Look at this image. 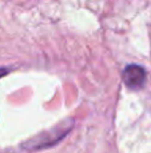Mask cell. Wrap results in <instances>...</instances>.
Returning <instances> with one entry per match:
<instances>
[{
  "label": "cell",
  "mask_w": 151,
  "mask_h": 153,
  "mask_svg": "<svg viewBox=\"0 0 151 153\" xmlns=\"http://www.w3.org/2000/svg\"><path fill=\"white\" fill-rule=\"evenodd\" d=\"M123 81L128 89L138 90L146 82V71L138 65H128L123 71Z\"/></svg>",
  "instance_id": "6da1fadb"
},
{
  "label": "cell",
  "mask_w": 151,
  "mask_h": 153,
  "mask_svg": "<svg viewBox=\"0 0 151 153\" xmlns=\"http://www.w3.org/2000/svg\"><path fill=\"white\" fill-rule=\"evenodd\" d=\"M5 73H7V70H5V69H0V76H3Z\"/></svg>",
  "instance_id": "7a4b0ae2"
}]
</instances>
